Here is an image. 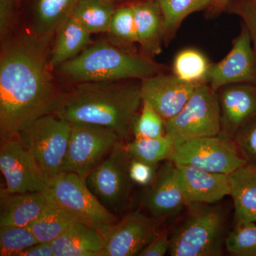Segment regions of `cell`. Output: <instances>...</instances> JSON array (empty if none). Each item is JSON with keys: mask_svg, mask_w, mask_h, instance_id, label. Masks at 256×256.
Returning a JSON list of instances; mask_svg holds the SVG:
<instances>
[{"mask_svg": "<svg viewBox=\"0 0 256 256\" xmlns=\"http://www.w3.org/2000/svg\"><path fill=\"white\" fill-rule=\"evenodd\" d=\"M54 37L16 30L1 44L0 138L18 136L42 116L53 114L64 92L50 64Z\"/></svg>", "mask_w": 256, "mask_h": 256, "instance_id": "1", "label": "cell"}, {"mask_svg": "<svg viewBox=\"0 0 256 256\" xmlns=\"http://www.w3.org/2000/svg\"><path fill=\"white\" fill-rule=\"evenodd\" d=\"M141 80L84 82L64 92L53 114L70 124H97L112 130L124 143L142 105Z\"/></svg>", "mask_w": 256, "mask_h": 256, "instance_id": "2", "label": "cell"}, {"mask_svg": "<svg viewBox=\"0 0 256 256\" xmlns=\"http://www.w3.org/2000/svg\"><path fill=\"white\" fill-rule=\"evenodd\" d=\"M54 70L64 82L74 85L84 82L142 80L164 72V66L141 53L100 40L92 42Z\"/></svg>", "mask_w": 256, "mask_h": 256, "instance_id": "3", "label": "cell"}, {"mask_svg": "<svg viewBox=\"0 0 256 256\" xmlns=\"http://www.w3.org/2000/svg\"><path fill=\"white\" fill-rule=\"evenodd\" d=\"M170 235L172 256H220L225 244L226 220L220 208L192 204Z\"/></svg>", "mask_w": 256, "mask_h": 256, "instance_id": "4", "label": "cell"}, {"mask_svg": "<svg viewBox=\"0 0 256 256\" xmlns=\"http://www.w3.org/2000/svg\"><path fill=\"white\" fill-rule=\"evenodd\" d=\"M50 204L75 217L79 222L94 226L118 222L89 190L86 178L72 172H62L50 178L42 192Z\"/></svg>", "mask_w": 256, "mask_h": 256, "instance_id": "5", "label": "cell"}, {"mask_svg": "<svg viewBox=\"0 0 256 256\" xmlns=\"http://www.w3.org/2000/svg\"><path fill=\"white\" fill-rule=\"evenodd\" d=\"M72 124L54 114L32 121L16 137L50 178L62 172L68 152Z\"/></svg>", "mask_w": 256, "mask_h": 256, "instance_id": "6", "label": "cell"}, {"mask_svg": "<svg viewBox=\"0 0 256 256\" xmlns=\"http://www.w3.org/2000/svg\"><path fill=\"white\" fill-rule=\"evenodd\" d=\"M220 110L216 92L207 82L200 84L172 118L165 121V134L176 144L193 138L220 134Z\"/></svg>", "mask_w": 256, "mask_h": 256, "instance_id": "7", "label": "cell"}, {"mask_svg": "<svg viewBox=\"0 0 256 256\" xmlns=\"http://www.w3.org/2000/svg\"><path fill=\"white\" fill-rule=\"evenodd\" d=\"M68 152L62 172L82 178L88 175L121 143L118 134L109 128L89 124H70Z\"/></svg>", "mask_w": 256, "mask_h": 256, "instance_id": "8", "label": "cell"}, {"mask_svg": "<svg viewBox=\"0 0 256 256\" xmlns=\"http://www.w3.org/2000/svg\"><path fill=\"white\" fill-rule=\"evenodd\" d=\"M176 166L232 174L246 164L233 139L222 134L193 138L176 144L172 156Z\"/></svg>", "mask_w": 256, "mask_h": 256, "instance_id": "9", "label": "cell"}, {"mask_svg": "<svg viewBox=\"0 0 256 256\" xmlns=\"http://www.w3.org/2000/svg\"><path fill=\"white\" fill-rule=\"evenodd\" d=\"M124 144L116 146L86 178L89 190L112 214L127 206L134 184L130 176L132 156L126 151Z\"/></svg>", "mask_w": 256, "mask_h": 256, "instance_id": "10", "label": "cell"}, {"mask_svg": "<svg viewBox=\"0 0 256 256\" xmlns=\"http://www.w3.org/2000/svg\"><path fill=\"white\" fill-rule=\"evenodd\" d=\"M102 240L101 256H136L159 234L158 220L130 212L116 223L96 226Z\"/></svg>", "mask_w": 256, "mask_h": 256, "instance_id": "11", "label": "cell"}, {"mask_svg": "<svg viewBox=\"0 0 256 256\" xmlns=\"http://www.w3.org/2000/svg\"><path fill=\"white\" fill-rule=\"evenodd\" d=\"M0 170L8 193L43 192L50 178L16 136L1 140Z\"/></svg>", "mask_w": 256, "mask_h": 256, "instance_id": "12", "label": "cell"}, {"mask_svg": "<svg viewBox=\"0 0 256 256\" xmlns=\"http://www.w3.org/2000/svg\"><path fill=\"white\" fill-rule=\"evenodd\" d=\"M206 82L214 92L224 86L248 84L256 86V54L252 37L242 24L228 54L210 66Z\"/></svg>", "mask_w": 256, "mask_h": 256, "instance_id": "13", "label": "cell"}, {"mask_svg": "<svg viewBox=\"0 0 256 256\" xmlns=\"http://www.w3.org/2000/svg\"><path fill=\"white\" fill-rule=\"evenodd\" d=\"M197 86L184 82L174 74L162 72L141 80L140 90L142 100L168 121L182 110Z\"/></svg>", "mask_w": 256, "mask_h": 256, "instance_id": "14", "label": "cell"}, {"mask_svg": "<svg viewBox=\"0 0 256 256\" xmlns=\"http://www.w3.org/2000/svg\"><path fill=\"white\" fill-rule=\"evenodd\" d=\"M144 197V206L156 220L176 215L188 206L178 166L168 160L158 172Z\"/></svg>", "mask_w": 256, "mask_h": 256, "instance_id": "15", "label": "cell"}, {"mask_svg": "<svg viewBox=\"0 0 256 256\" xmlns=\"http://www.w3.org/2000/svg\"><path fill=\"white\" fill-rule=\"evenodd\" d=\"M216 92L220 110V134L233 139L239 128L256 114V86L229 84Z\"/></svg>", "mask_w": 256, "mask_h": 256, "instance_id": "16", "label": "cell"}, {"mask_svg": "<svg viewBox=\"0 0 256 256\" xmlns=\"http://www.w3.org/2000/svg\"><path fill=\"white\" fill-rule=\"evenodd\" d=\"M188 205L212 204L230 196V174L210 172L190 166H178Z\"/></svg>", "mask_w": 256, "mask_h": 256, "instance_id": "17", "label": "cell"}, {"mask_svg": "<svg viewBox=\"0 0 256 256\" xmlns=\"http://www.w3.org/2000/svg\"><path fill=\"white\" fill-rule=\"evenodd\" d=\"M140 53L148 58L159 55L164 44V18L158 0L132 3Z\"/></svg>", "mask_w": 256, "mask_h": 256, "instance_id": "18", "label": "cell"}, {"mask_svg": "<svg viewBox=\"0 0 256 256\" xmlns=\"http://www.w3.org/2000/svg\"><path fill=\"white\" fill-rule=\"evenodd\" d=\"M0 196V227L30 226L50 205L42 192L11 194L2 190Z\"/></svg>", "mask_w": 256, "mask_h": 256, "instance_id": "19", "label": "cell"}, {"mask_svg": "<svg viewBox=\"0 0 256 256\" xmlns=\"http://www.w3.org/2000/svg\"><path fill=\"white\" fill-rule=\"evenodd\" d=\"M92 34L70 15L57 28L52 42L50 64L55 70L72 60L92 43Z\"/></svg>", "mask_w": 256, "mask_h": 256, "instance_id": "20", "label": "cell"}, {"mask_svg": "<svg viewBox=\"0 0 256 256\" xmlns=\"http://www.w3.org/2000/svg\"><path fill=\"white\" fill-rule=\"evenodd\" d=\"M54 256H101L102 240L97 228L76 222L50 242Z\"/></svg>", "mask_w": 256, "mask_h": 256, "instance_id": "21", "label": "cell"}, {"mask_svg": "<svg viewBox=\"0 0 256 256\" xmlns=\"http://www.w3.org/2000/svg\"><path fill=\"white\" fill-rule=\"evenodd\" d=\"M230 176L236 224L256 222V166L242 165Z\"/></svg>", "mask_w": 256, "mask_h": 256, "instance_id": "22", "label": "cell"}, {"mask_svg": "<svg viewBox=\"0 0 256 256\" xmlns=\"http://www.w3.org/2000/svg\"><path fill=\"white\" fill-rule=\"evenodd\" d=\"M78 0H35L28 28L37 36L54 37Z\"/></svg>", "mask_w": 256, "mask_h": 256, "instance_id": "23", "label": "cell"}, {"mask_svg": "<svg viewBox=\"0 0 256 256\" xmlns=\"http://www.w3.org/2000/svg\"><path fill=\"white\" fill-rule=\"evenodd\" d=\"M116 8L106 0H78L70 15L92 34H106Z\"/></svg>", "mask_w": 256, "mask_h": 256, "instance_id": "24", "label": "cell"}, {"mask_svg": "<svg viewBox=\"0 0 256 256\" xmlns=\"http://www.w3.org/2000/svg\"><path fill=\"white\" fill-rule=\"evenodd\" d=\"M164 18V45L174 40L176 32L190 14L208 9L213 0H158Z\"/></svg>", "mask_w": 256, "mask_h": 256, "instance_id": "25", "label": "cell"}, {"mask_svg": "<svg viewBox=\"0 0 256 256\" xmlns=\"http://www.w3.org/2000/svg\"><path fill=\"white\" fill-rule=\"evenodd\" d=\"M124 148L132 158L156 166L160 162L171 160L176 143L165 134L158 138H133L124 144Z\"/></svg>", "mask_w": 256, "mask_h": 256, "instance_id": "26", "label": "cell"}, {"mask_svg": "<svg viewBox=\"0 0 256 256\" xmlns=\"http://www.w3.org/2000/svg\"><path fill=\"white\" fill-rule=\"evenodd\" d=\"M212 63L200 50L184 48L175 56L172 73L184 82L195 85L206 82L207 75Z\"/></svg>", "mask_w": 256, "mask_h": 256, "instance_id": "27", "label": "cell"}, {"mask_svg": "<svg viewBox=\"0 0 256 256\" xmlns=\"http://www.w3.org/2000/svg\"><path fill=\"white\" fill-rule=\"evenodd\" d=\"M76 222L79 220L73 216L50 204L45 212L28 227L38 242L50 244Z\"/></svg>", "mask_w": 256, "mask_h": 256, "instance_id": "28", "label": "cell"}, {"mask_svg": "<svg viewBox=\"0 0 256 256\" xmlns=\"http://www.w3.org/2000/svg\"><path fill=\"white\" fill-rule=\"evenodd\" d=\"M106 34L108 41L112 44L137 52L136 45L138 44V38L132 4L116 6Z\"/></svg>", "mask_w": 256, "mask_h": 256, "instance_id": "29", "label": "cell"}, {"mask_svg": "<svg viewBox=\"0 0 256 256\" xmlns=\"http://www.w3.org/2000/svg\"><path fill=\"white\" fill-rule=\"evenodd\" d=\"M38 242L28 227H0L1 256H18L23 250Z\"/></svg>", "mask_w": 256, "mask_h": 256, "instance_id": "30", "label": "cell"}, {"mask_svg": "<svg viewBox=\"0 0 256 256\" xmlns=\"http://www.w3.org/2000/svg\"><path fill=\"white\" fill-rule=\"evenodd\" d=\"M227 252L236 256H256V222L236 224L226 238Z\"/></svg>", "mask_w": 256, "mask_h": 256, "instance_id": "31", "label": "cell"}, {"mask_svg": "<svg viewBox=\"0 0 256 256\" xmlns=\"http://www.w3.org/2000/svg\"><path fill=\"white\" fill-rule=\"evenodd\" d=\"M165 134L164 120L149 104L142 101L133 128V138H158Z\"/></svg>", "mask_w": 256, "mask_h": 256, "instance_id": "32", "label": "cell"}, {"mask_svg": "<svg viewBox=\"0 0 256 256\" xmlns=\"http://www.w3.org/2000/svg\"><path fill=\"white\" fill-rule=\"evenodd\" d=\"M233 140L246 164L256 166V114L239 128Z\"/></svg>", "mask_w": 256, "mask_h": 256, "instance_id": "33", "label": "cell"}, {"mask_svg": "<svg viewBox=\"0 0 256 256\" xmlns=\"http://www.w3.org/2000/svg\"><path fill=\"white\" fill-rule=\"evenodd\" d=\"M225 11L242 18L252 37L256 54V0H232Z\"/></svg>", "mask_w": 256, "mask_h": 256, "instance_id": "34", "label": "cell"}, {"mask_svg": "<svg viewBox=\"0 0 256 256\" xmlns=\"http://www.w3.org/2000/svg\"><path fill=\"white\" fill-rule=\"evenodd\" d=\"M14 0H0V43L3 44L16 31Z\"/></svg>", "mask_w": 256, "mask_h": 256, "instance_id": "35", "label": "cell"}, {"mask_svg": "<svg viewBox=\"0 0 256 256\" xmlns=\"http://www.w3.org/2000/svg\"><path fill=\"white\" fill-rule=\"evenodd\" d=\"M156 166L132 158L130 164V176L136 184L149 186L156 178Z\"/></svg>", "mask_w": 256, "mask_h": 256, "instance_id": "36", "label": "cell"}, {"mask_svg": "<svg viewBox=\"0 0 256 256\" xmlns=\"http://www.w3.org/2000/svg\"><path fill=\"white\" fill-rule=\"evenodd\" d=\"M170 235L168 230L160 232L156 238L141 250L139 256H163L169 252Z\"/></svg>", "mask_w": 256, "mask_h": 256, "instance_id": "37", "label": "cell"}, {"mask_svg": "<svg viewBox=\"0 0 256 256\" xmlns=\"http://www.w3.org/2000/svg\"><path fill=\"white\" fill-rule=\"evenodd\" d=\"M18 256H54L50 242H38L23 250Z\"/></svg>", "mask_w": 256, "mask_h": 256, "instance_id": "38", "label": "cell"}, {"mask_svg": "<svg viewBox=\"0 0 256 256\" xmlns=\"http://www.w3.org/2000/svg\"><path fill=\"white\" fill-rule=\"evenodd\" d=\"M232 0H213L210 8H208V14L210 16L220 14L225 11L226 8Z\"/></svg>", "mask_w": 256, "mask_h": 256, "instance_id": "39", "label": "cell"}, {"mask_svg": "<svg viewBox=\"0 0 256 256\" xmlns=\"http://www.w3.org/2000/svg\"><path fill=\"white\" fill-rule=\"evenodd\" d=\"M109 2L112 3L114 5L117 4H132V3L140 1V0H106Z\"/></svg>", "mask_w": 256, "mask_h": 256, "instance_id": "40", "label": "cell"}, {"mask_svg": "<svg viewBox=\"0 0 256 256\" xmlns=\"http://www.w3.org/2000/svg\"><path fill=\"white\" fill-rule=\"evenodd\" d=\"M15 2H16V4H18V3H20V2L22 1V0H14Z\"/></svg>", "mask_w": 256, "mask_h": 256, "instance_id": "41", "label": "cell"}]
</instances>
